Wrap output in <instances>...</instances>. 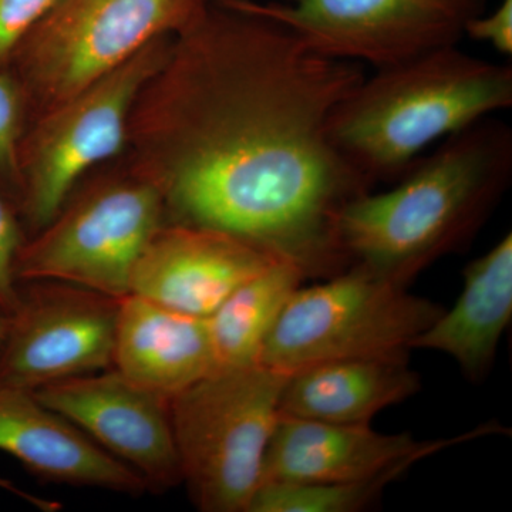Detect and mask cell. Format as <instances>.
I'll use <instances>...</instances> for the list:
<instances>
[{"mask_svg":"<svg viewBox=\"0 0 512 512\" xmlns=\"http://www.w3.org/2000/svg\"><path fill=\"white\" fill-rule=\"evenodd\" d=\"M443 311L409 286L352 264L293 293L258 363L289 376L335 360L409 356Z\"/></svg>","mask_w":512,"mask_h":512,"instance_id":"6","label":"cell"},{"mask_svg":"<svg viewBox=\"0 0 512 512\" xmlns=\"http://www.w3.org/2000/svg\"><path fill=\"white\" fill-rule=\"evenodd\" d=\"M0 490L8 491V493L15 495V497L22 498L23 501L33 505L37 510L43 512H56L62 508V505L56 503V501L46 500V498L37 497L30 493H26L18 485L12 483V481L6 480V478L0 477Z\"/></svg>","mask_w":512,"mask_h":512,"instance_id":"24","label":"cell"},{"mask_svg":"<svg viewBox=\"0 0 512 512\" xmlns=\"http://www.w3.org/2000/svg\"><path fill=\"white\" fill-rule=\"evenodd\" d=\"M210 2L59 0L9 64L28 97L30 120L119 69L154 40L183 32Z\"/></svg>","mask_w":512,"mask_h":512,"instance_id":"7","label":"cell"},{"mask_svg":"<svg viewBox=\"0 0 512 512\" xmlns=\"http://www.w3.org/2000/svg\"><path fill=\"white\" fill-rule=\"evenodd\" d=\"M9 313L0 309V355H2L3 348H5L6 336L9 330Z\"/></svg>","mask_w":512,"mask_h":512,"instance_id":"25","label":"cell"},{"mask_svg":"<svg viewBox=\"0 0 512 512\" xmlns=\"http://www.w3.org/2000/svg\"><path fill=\"white\" fill-rule=\"evenodd\" d=\"M306 276L278 259L222 302L208 320L215 370L258 363L266 338Z\"/></svg>","mask_w":512,"mask_h":512,"instance_id":"18","label":"cell"},{"mask_svg":"<svg viewBox=\"0 0 512 512\" xmlns=\"http://www.w3.org/2000/svg\"><path fill=\"white\" fill-rule=\"evenodd\" d=\"M164 224L161 192L123 154L87 175L55 218L26 238L16 279L67 282L124 298L138 259Z\"/></svg>","mask_w":512,"mask_h":512,"instance_id":"4","label":"cell"},{"mask_svg":"<svg viewBox=\"0 0 512 512\" xmlns=\"http://www.w3.org/2000/svg\"><path fill=\"white\" fill-rule=\"evenodd\" d=\"M59 0H0V70L9 69L20 43Z\"/></svg>","mask_w":512,"mask_h":512,"instance_id":"22","label":"cell"},{"mask_svg":"<svg viewBox=\"0 0 512 512\" xmlns=\"http://www.w3.org/2000/svg\"><path fill=\"white\" fill-rule=\"evenodd\" d=\"M0 451L52 483L141 495L146 481L32 390L0 383Z\"/></svg>","mask_w":512,"mask_h":512,"instance_id":"14","label":"cell"},{"mask_svg":"<svg viewBox=\"0 0 512 512\" xmlns=\"http://www.w3.org/2000/svg\"><path fill=\"white\" fill-rule=\"evenodd\" d=\"M278 259L221 229L165 222L138 259L130 293L207 319L235 289Z\"/></svg>","mask_w":512,"mask_h":512,"instance_id":"13","label":"cell"},{"mask_svg":"<svg viewBox=\"0 0 512 512\" xmlns=\"http://www.w3.org/2000/svg\"><path fill=\"white\" fill-rule=\"evenodd\" d=\"M113 367L170 402L215 370L208 320L128 293L119 302Z\"/></svg>","mask_w":512,"mask_h":512,"instance_id":"15","label":"cell"},{"mask_svg":"<svg viewBox=\"0 0 512 512\" xmlns=\"http://www.w3.org/2000/svg\"><path fill=\"white\" fill-rule=\"evenodd\" d=\"M512 131L493 116L444 138L389 191L366 192L343 208L340 247L350 265L410 286L473 241L510 187Z\"/></svg>","mask_w":512,"mask_h":512,"instance_id":"2","label":"cell"},{"mask_svg":"<svg viewBox=\"0 0 512 512\" xmlns=\"http://www.w3.org/2000/svg\"><path fill=\"white\" fill-rule=\"evenodd\" d=\"M288 375L261 363L218 369L168 402L183 484L204 512H248Z\"/></svg>","mask_w":512,"mask_h":512,"instance_id":"5","label":"cell"},{"mask_svg":"<svg viewBox=\"0 0 512 512\" xmlns=\"http://www.w3.org/2000/svg\"><path fill=\"white\" fill-rule=\"evenodd\" d=\"M497 433L505 434L507 430L493 423L450 439L416 440L409 433H380L370 424L281 416L266 448L259 487L274 483H355L386 474L402 477L424 458Z\"/></svg>","mask_w":512,"mask_h":512,"instance_id":"12","label":"cell"},{"mask_svg":"<svg viewBox=\"0 0 512 512\" xmlns=\"http://www.w3.org/2000/svg\"><path fill=\"white\" fill-rule=\"evenodd\" d=\"M512 318V235L464 269L463 291L448 311L417 336L413 349L450 356L471 382L493 369L498 346Z\"/></svg>","mask_w":512,"mask_h":512,"instance_id":"16","label":"cell"},{"mask_svg":"<svg viewBox=\"0 0 512 512\" xmlns=\"http://www.w3.org/2000/svg\"><path fill=\"white\" fill-rule=\"evenodd\" d=\"M173 37L154 40L119 69L30 120L20 141L16 202L26 238L55 218L87 175L126 153L138 93L164 63Z\"/></svg>","mask_w":512,"mask_h":512,"instance_id":"8","label":"cell"},{"mask_svg":"<svg viewBox=\"0 0 512 512\" xmlns=\"http://www.w3.org/2000/svg\"><path fill=\"white\" fill-rule=\"evenodd\" d=\"M37 399L164 493L183 484L168 400L117 372L72 377L42 387Z\"/></svg>","mask_w":512,"mask_h":512,"instance_id":"11","label":"cell"},{"mask_svg":"<svg viewBox=\"0 0 512 512\" xmlns=\"http://www.w3.org/2000/svg\"><path fill=\"white\" fill-rule=\"evenodd\" d=\"M466 35L494 47L501 55L512 53V0H501L493 12L478 15L466 28Z\"/></svg>","mask_w":512,"mask_h":512,"instance_id":"23","label":"cell"},{"mask_svg":"<svg viewBox=\"0 0 512 512\" xmlns=\"http://www.w3.org/2000/svg\"><path fill=\"white\" fill-rule=\"evenodd\" d=\"M407 356L320 363L289 375L281 416L338 424H370L377 414L419 393Z\"/></svg>","mask_w":512,"mask_h":512,"instance_id":"17","label":"cell"},{"mask_svg":"<svg viewBox=\"0 0 512 512\" xmlns=\"http://www.w3.org/2000/svg\"><path fill=\"white\" fill-rule=\"evenodd\" d=\"M281 23L322 55L396 66L456 46L487 0H225Z\"/></svg>","mask_w":512,"mask_h":512,"instance_id":"9","label":"cell"},{"mask_svg":"<svg viewBox=\"0 0 512 512\" xmlns=\"http://www.w3.org/2000/svg\"><path fill=\"white\" fill-rule=\"evenodd\" d=\"M0 383L36 390L113 367L120 299L67 282H20Z\"/></svg>","mask_w":512,"mask_h":512,"instance_id":"10","label":"cell"},{"mask_svg":"<svg viewBox=\"0 0 512 512\" xmlns=\"http://www.w3.org/2000/svg\"><path fill=\"white\" fill-rule=\"evenodd\" d=\"M399 476L386 474L355 483L264 484L256 490L248 512H357L382 497Z\"/></svg>","mask_w":512,"mask_h":512,"instance_id":"19","label":"cell"},{"mask_svg":"<svg viewBox=\"0 0 512 512\" xmlns=\"http://www.w3.org/2000/svg\"><path fill=\"white\" fill-rule=\"evenodd\" d=\"M29 123V101L22 84L9 69L0 70V191L15 207L19 194V147Z\"/></svg>","mask_w":512,"mask_h":512,"instance_id":"20","label":"cell"},{"mask_svg":"<svg viewBox=\"0 0 512 512\" xmlns=\"http://www.w3.org/2000/svg\"><path fill=\"white\" fill-rule=\"evenodd\" d=\"M363 79L362 64L211 0L138 93L124 156L161 192L165 222L221 229L329 278L350 265L340 214L373 190L328 133Z\"/></svg>","mask_w":512,"mask_h":512,"instance_id":"1","label":"cell"},{"mask_svg":"<svg viewBox=\"0 0 512 512\" xmlns=\"http://www.w3.org/2000/svg\"><path fill=\"white\" fill-rule=\"evenodd\" d=\"M26 232L15 204L0 191V309L8 313L18 302L16 261Z\"/></svg>","mask_w":512,"mask_h":512,"instance_id":"21","label":"cell"},{"mask_svg":"<svg viewBox=\"0 0 512 512\" xmlns=\"http://www.w3.org/2000/svg\"><path fill=\"white\" fill-rule=\"evenodd\" d=\"M512 104V69L441 47L379 69L333 110L339 156L375 187L396 183L434 141Z\"/></svg>","mask_w":512,"mask_h":512,"instance_id":"3","label":"cell"}]
</instances>
